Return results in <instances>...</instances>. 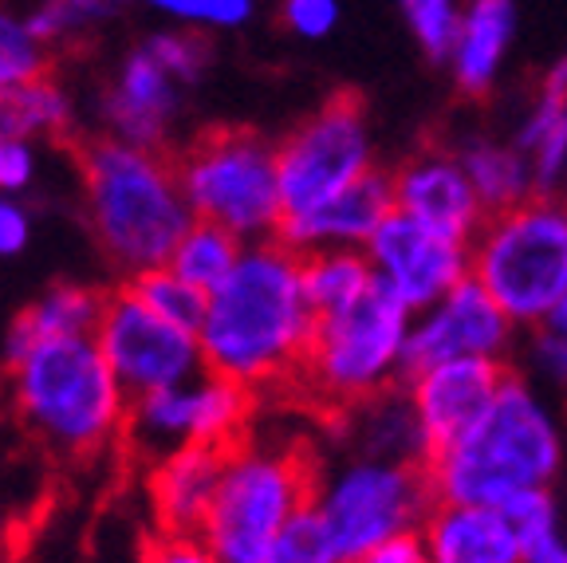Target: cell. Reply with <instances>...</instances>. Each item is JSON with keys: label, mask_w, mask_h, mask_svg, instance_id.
<instances>
[{"label": "cell", "mask_w": 567, "mask_h": 563, "mask_svg": "<svg viewBox=\"0 0 567 563\" xmlns=\"http://www.w3.org/2000/svg\"><path fill=\"white\" fill-rule=\"evenodd\" d=\"M410 327L414 311L374 284L351 308L319 316L316 339L300 367L303 387L331 410H347L399 387L406 375Z\"/></svg>", "instance_id": "obj_7"}, {"label": "cell", "mask_w": 567, "mask_h": 563, "mask_svg": "<svg viewBox=\"0 0 567 563\" xmlns=\"http://www.w3.org/2000/svg\"><path fill=\"white\" fill-rule=\"evenodd\" d=\"M276 170L288 217L311 213L351 190L374 170V139L363 106L347 95L323 103L276 146Z\"/></svg>", "instance_id": "obj_11"}, {"label": "cell", "mask_w": 567, "mask_h": 563, "mask_svg": "<svg viewBox=\"0 0 567 563\" xmlns=\"http://www.w3.org/2000/svg\"><path fill=\"white\" fill-rule=\"evenodd\" d=\"M248 414H252V390L205 370L182 387L131 398L123 441L142 461L158 465L162 458L189 446H237L245 441Z\"/></svg>", "instance_id": "obj_10"}, {"label": "cell", "mask_w": 567, "mask_h": 563, "mask_svg": "<svg viewBox=\"0 0 567 563\" xmlns=\"http://www.w3.org/2000/svg\"><path fill=\"white\" fill-rule=\"evenodd\" d=\"M284 24L303 40H323L339 24V0H284Z\"/></svg>", "instance_id": "obj_37"}, {"label": "cell", "mask_w": 567, "mask_h": 563, "mask_svg": "<svg viewBox=\"0 0 567 563\" xmlns=\"http://www.w3.org/2000/svg\"><path fill=\"white\" fill-rule=\"evenodd\" d=\"M134 291H138L162 319L169 324L186 327V331H202L205 324V311H209V291L194 288L189 280L174 273V268H151V273H138L134 280H126Z\"/></svg>", "instance_id": "obj_29"}, {"label": "cell", "mask_w": 567, "mask_h": 563, "mask_svg": "<svg viewBox=\"0 0 567 563\" xmlns=\"http://www.w3.org/2000/svg\"><path fill=\"white\" fill-rule=\"evenodd\" d=\"M151 4L166 17L205 28H240L257 9V0H151Z\"/></svg>", "instance_id": "obj_36"}, {"label": "cell", "mask_w": 567, "mask_h": 563, "mask_svg": "<svg viewBox=\"0 0 567 563\" xmlns=\"http://www.w3.org/2000/svg\"><path fill=\"white\" fill-rule=\"evenodd\" d=\"M9 395L28 433L68 461L99 458L123 438L131 410L95 335L35 344L9 367Z\"/></svg>", "instance_id": "obj_4"}, {"label": "cell", "mask_w": 567, "mask_h": 563, "mask_svg": "<svg viewBox=\"0 0 567 563\" xmlns=\"http://www.w3.org/2000/svg\"><path fill=\"white\" fill-rule=\"evenodd\" d=\"M374 288V273L367 253L359 248H328V253L303 256V291H308L316 316L351 308Z\"/></svg>", "instance_id": "obj_27"}, {"label": "cell", "mask_w": 567, "mask_h": 563, "mask_svg": "<svg viewBox=\"0 0 567 563\" xmlns=\"http://www.w3.org/2000/svg\"><path fill=\"white\" fill-rule=\"evenodd\" d=\"M524 362H528V382H536L540 390H556L567 395V335L544 324L532 335L524 347Z\"/></svg>", "instance_id": "obj_35"}, {"label": "cell", "mask_w": 567, "mask_h": 563, "mask_svg": "<svg viewBox=\"0 0 567 563\" xmlns=\"http://www.w3.org/2000/svg\"><path fill=\"white\" fill-rule=\"evenodd\" d=\"M32 237V221L20 209L17 202H4L0 197V256H17L20 248Z\"/></svg>", "instance_id": "obj_41"}, {"label": "cell", "mask_w": 567, "mask_h": 563, "mask_svg": "<svg viewBox=\"0 0 567 563\" xmlns=\"http://www.w3.org/2000/svg\"><path fill=\"white\" fill-rule=\"evenodd\" d=\"M457 158H461V166H465V174H470L481 205L488 209V217H493V213L516 209V205L536 197L532 166L513 139L505 142V139H485V134H477V139L461 142Z\"/></svg>", "instance_id": "obj_25"}, {"label": "cell", "mask_w": 567, "mask_h": 563, "mask_svg": "<svg viewBox=\"0 0 567 563\" xmlns=\"http://www.w3.org/2000/svg\"><path fill=\"white\" fill-rule=\"evenodd\" d=\"M35 174V154L28 142L20 139H0V194H17L32 182Z\"/></svg>", "instance_id": "obj_39"}, {"label": "cell", "mask_w": 567, "mask_h": 563, "mask_svg": "<svg viewBox=\"0 0 567 563\" xmlns=\"http://www.w3.org/2000/svg\"><path fill=\"white\" fill-rule=\"evenodd\" d=\"M548 327H556V331H564V335H567V296H564V299H559V308H556V311H551Z\"/></svg>", "instance_id": "obj_43"}, {"label": "cell", "mask_w": 567, "mask_h": 563, "mask_svg": "<svg viewBox=\"0 0 567 563\" xmlns=\"http://www.w3.org/2000/svg\"><path fill=\"white\" fill-rule=\"evenodd\" d=\"M390 217H394V177L371 170L351 190L316 205L311 213L284 217L280 240L292 245L300 256L328 253V248H359L363 253Z\"/></svg>", "instance_id": "obj_17"}, {"label": "cell", "mask_w": 567, "mask_h": 563, "mask_svg": "<svg viewBox=\"0 0 567 563\" xmlns=\"http://www.w3.org/2000/svg\"><path fill=\"white\" fill-rule=\"evenodd\" d=\"M347 563H430V560H425L422 540L402 536V540H390V544L374 547V552L359 555V560H347Z\"/></svg>", "instance_id": "obj_42"}, {"label": "cell", "mask_w": 567, "mask_h": 563, "mask_svg": "<svg viewBox=\"0 0 567 563\" xmlns=\"http://www.w3.org/2000/svg\"><path fill=\"white\" fill-rule=\"evenodd\" d=\"M68 126L71 103L52 75L0 91V139H60Z\"/></svg>", "instance_id": "obj_26"}, {"label": "cell", "mask_w": 567, "mask_h": 563, "mask_svg": "<svg viewBox=\"0 0 567 563\" xmlns=\"http://www.w3.org/2000/svg\"><path fill=\"white\" fill-rule=\"evenodd\" d=\"M437 504L430 469L414 461L347 458L316 481L311 509L339 560H359L390 540L417 536Z\"/></svg>", "instance_id": "obj_8"}, {"label": "cell", "mask_w": 567, "mask_h": 563, "mask_svg": "<svg viewBox=\"0 0 567 563\" xmlns=\"http://www.w3.org/2000/svg\"><path fill=\"white\" fill-rule=\"evenodd\" d=\"M316 481L319 473L300 446L237 441L225 453L202 540L221 563H265L280 532L311 509Z\"/></svg>", "instance_id": "obj_5"}, {"label": "cell", "mask_w": 567, "mask_h": 563, "mask_svg": "<svg viewBox=\"0 0 567 563\" xmlns=\"http://www.w3.org/2000/svg\"><path fill=\"white\" fill-rule=\"evenodd\" d=\"M399 12L406 20L414 44L422 48L434 63L450 60L453 35L461 28V12L465 4L461 0H399Z\"/></svg>", "instance_id": "obj_30"}, {"label": "cell", "mask_w": 567, "mask_h": 563, "mask_svg": "<svg viewBox=\"0 0 567 563\" xmlns=\"http://www.w3.org/2000/svg\"><path fill=\"white\" fill-rule=\"evenodd\" d=\"M390 177H394V213L402 217L465 245H473V237L485 229L488 209L481 205L457 150H422Z\"/></svg>", "instance_id": "obj_15"}, {"label": "cell", "mask_w": 567, "mask_h": 563, "mask_svg": "<svg viewBox=\"0 0 567 563\" xmlns=\"http://www.w3.org/2000/svg\"><path fill=\"white\" fill-rule=\"evenodd\" d=\"M245 248L248 245L237 237V233L221 229V225H213V221H194V229L182 237L169 268H174L182 280H189L194 288H202L213 296V291L237 273Z\"/></svg>", "instance_id": "obj_28"}, {"label": "cell", "mask_w": 567, "mask_h": 563, "mask_svg": "<svg viewBox=\"0 0 567 563\" xmlns=\"http://www.w3.org/2000/svg\"><path fill=\"white\" fill-rule=\"evenodd\" d=\"M265 563H343L331 544L323 520L316 516V509H303L300 516L280 532V540L272 544V552L265 555Z\"/></svg>", "instance_id": "obj_33"}, {"label": "cell", "mask_w": 567, "mask_h": 563, "mask_svg": "<svg viewBox=\"0 0 567 563\" xmlns=\"http://www.w3.org/2000/svg\"><path fill=\"white\" fill-rule=\"evenodd\" d=\"M95 344L131 398L182 387L205 370L197 335L162 319L131 284L106 291Z\"/></svg>", "instance_id": "obj_12"}, {"label": "cell", "mask_w": 567, "mask_h": 563, "mask_svg": "<svg viewBox=\"0 0 567 563\" xmlns=\"http://www.w3.org/2000/svg\"><path fill=\"white\" fill-rule=\"evenodd\" d=\"M142 52L151 55L169 80H177L182 88L202 80L213 60V48L202 32H158L142 44Z\"/></svg>", "instance_id": "obj_32"}, {"label": "cell", "mask_w": 567, "mask_h": 563, "mask_svg": "<svg viewBox=\"0 0 567 563\" xmlns=\"http://www.w3.org/2000/svg\"><path fill=\"white\" fill-rule=\"evenodd\" d=\"M103 4H115V0H103Z\"/></svg>", "instance_id": "obj_44"}, {"label": "cell", "mask_w": 567, "mask_h": 563, "mask_svg": "<svg viewBox=\"0 0 567 563\" xmlns=\"http://www.w3.org/2000/svg\"><path fill=\"white\" fill-rule=\"evenodd\" d=\"M508 375L513 370H505L501 359H450L410 375L406 390L425 430V441H430V453L445 449L470 430L493 406Z\"/></svg>", "instance_id": "obj_16"}, {"label": "cell", "mask_w": 567, "mask_h": 563, "mask_svg": "<svg viewBox=\"0 0 567 563\" xmlns=\"http://www.w3.org/2000/svg\"><path fill=\"white\" fill-rule=\"evenodd\" d=\"M106 291L83 288V284H55L44 296L28 304L9 327L4 339V362H17L32 351L35 344L48 339H75V335H95L99 319H103Z\"/></svg>", "instance_id": "obj_23"}, {"label": "cell", "mask_w": 567, "mask_h": 563, "mask_svg": "<svg viewBox=\"0 0 567 563\" xmlns=\"http://www.w3.org/2000/svg\"><path fill=\"white\" fill-rule=\"evenodd\" d=\"M106 4L103 0H44L40 9L28 17V28L44 48L63 44L71 35L87 32L95 20H103Z\"/></svg>", "instance_id": "obj_34"}, {"label": "cell", "mask_w": 567, "mask_h": 563, "mask_svg": "<svg viewBox=\"0 0 567 563\" xmlns=\"http://www.w3.org/2000/svg\"><path fill=\"white\" fill-rule=\"evenodd\" d=\"M516 40V4L513 0H470L461 12V28L450 48V71L461 91L481 95L488 91L508 63Z\"/></svg>", "instance_id": "obj_22"}, {"label": "cell", "mask_w": 567, "mask_h": 563, "mask_svg": "<svg viewBox=\"0 0 567 563\" xmlns=\"http://www.w3.org/2000/svg\"><path fill=\"white\" fill-rule=\"evenodd\" d=\"M363 253L371 260L374 284H382L390 296L402 299L414 316L434 308L437 299H445L461 280L473 276L465 240L425 229V225L402 217V213H394L374 233V240Z\"/></svg>", "instance_id": "obj_13"}, {"label": "cell", "mask_w": 567, "mask_h": 563, "mask_svg": "<svg viewBox=\"0 0 567 563\" xmlns=\"http://www.w3.org/2000/svg\"><path fill=\"white\" fill-rule=\"evenodd\" d=\"M470 265L516 327H544L567 296V202L532 197L493 213L473 237Z\"/></svg>", "instance_id": "obj_6"}, {"label": "cell", "mask_w": 567, "mask_h": 563, "mask_svg": "<svg viewBox=\"0 0 567 563\" xmlns=\"http://www.w3.org/2000/svg\"><path fill=\"white\" fill-rule=\"evenodd\" d=\"M516 324L477 280H461L434 308L414 316L406 344V379L450 359H505Z\"/></svg>", "instance_id": "obj_14"}, {"label": "cell", "mask_w": 567, "mask_h": 563, "mask_svg": "<svg viewBox=\"0 0 567 563\" xmlns=\"http://www.w3.org/2000/svg\"><path fill=\"white\" fill-rule=\"evenodd\" d=\"M177 162V177L197 221L237 233L245 245L280 237L284 194L276 146L252 131H205Z\"/></svg>", "instance_id": "obj_9"}, {"label": "cell", "mask_w": 567, "mask_h": 563, "mask_svg": "<svg viewBox=\"0 0 567 563\" xmlns=\"http://www.w3.org/2000/svg\"><path fill=\"white\" fill-rule=\"evenodd\" d=\"M417 540L430 563H524L520 532L496 504L437 501Z\"/></svg>", "instance_id": "obj_19"}, {"label": "cell", "mask_w": 567, "mask_h": 563, "mask_svg": "<svg viewBox=\"0 0 567 563\" xmlns=\"http://www.w3.org/2000/svg\"><path fill=\"white\" fill-rule=\"evenodd\" d=\"M564 465V430L536 382L508 375L485 414L430 453L425 469L437 501L508 504L532 489H548Z\"/></svg>", "instance_id": "obj_3"}, {"label": "cell", "mask_w": 567, "mask_h": 563, "mask_svg": "<svg viewBox=\"0 0 567 563\" xmlns=\"http://www.w3.org/2000/svg\"><path fill=\"white\" fill-rule=\"evenodd\" d=\"M343 414V438L351 441L354 458L379 461H430V441L417 422V410L410 402V390L390 387L382 395L367 398L359 406L339 410Z\"/></svg>", "instance_id": "obj_21"}, {"label": "cell", "mask_w": 567, "mask_h": 563, "mask_svg": "<svg viewBox=\"0 0 567 563\" xmlns=\"http://www.w3.org/2000/svg\"><path fill=\"white\" fill-rule=\"evenodd\" d=\"M225 453L229 449L189 446L177 449L158 465H151V497L154 520L162 532L174 536H202V524L209 516V504L221 484Z\"/></svg>", "instance_id": "obj_20"}, {"label": "cell", "mask_w": 567, "mask_h": 563, "mask_svg": "<svg viewBox=\"0 0 567 563\" xmlns=\"http://www.w3.org/2000/svg\"><path fill=\"white\" fill-rule=\"evenodd\" d=\"M513 142L532 166L536 197H556L567 185V91L544 80Z\"/></svg>", "instance_id": "obj_24"}, {"label": "cell", "mask_w": 567, "mask_h": 563, "mask_svg": "<svg viewBox=\"0 0 567 563\" xmlns=\"http://www.w3.org/2000/svg\"><path fill=\"white\" fill-rule=\"evenodd\" d=\"M319 316L303 291V256L280 237L248 245L237 273L209 296L197 331L209 375L265 390L300 375Z\"/></svg>", "instance_id": "obj_1"}, {"label": "cell", "mask_w": 567, "mask_h": 563, "mask_svg": "<svg viewBox=\"0 0 567 563\" xmlns=\"http://www.w3.org/2000/svg\"><path fill=\"white\" fill-rule=\"evenodd\" d=\"M138 563H221L209 552L202 536H174V532H158L146 544Z\"/></svg>", "instance_id": "obj_38"}, {"label": "cell", "mask_w": 567, "mask_h": 563, "mask_svg": "<svg viewBox=\"0 0 567 563\" xmlns=\"http://www.w3.org/2000/svg\"><path fill=\"white\" fill-rule=\"evenodd\" d=\"M177 88L182 83L169 80L142 48L134 55H126L115 83L103 95V123L111 126V139L131 142V146L142 150L166 146L169 123H174L177 103H182Z\"/></svg>", "instance_id": "obj_18"}, {"label": "cell", "mask_w": 567, "mask_h": 563, "mask_svg": "<svg viewBox=\"0 0 567 563\" xmlns=\"http://www.w3.org/2000/svg\"><path fill=\"white\" fill-rule=\"evenodd\" d=\"M87 194V217L99 248L126 280L166 268L177 245L194 229L177 162L166 150H142L118 139L71 142Z\"/></svg>", "instance_id": "obj_2"}, {"label": "cell", "mask_w": 567, "mask_h": 563, "mask_svg": "<svg viewBox=\"0 0 567 563\" xmlns=\"http://www.w3.org/2000/svg\"><path fill=\"white\" fill-rule=\"evenodd\" d=\"M520 544H524V563H567V536L559 529V520H551L544 529L524 532Z\"/></svg>", "instance_id": "obj_40"}, {"label": "cell", "mask_w": 567, "mask_h": 563, "mask_svg": "<svg viewBox=\"0 0 567 563\" xmlns=\"http://www.w3.org/2000/svg\"><path fill=\"white\" fill-rule=\"evenodd\" d=\"M44 75H52L48 48L32 35L28 20H17L12 12L0 9V91L44 80Z\"/></svg>", "instance_id": "obj_31"}]
</instances>
